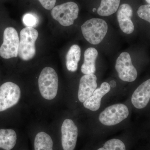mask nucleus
<instances>
[{"instance_id":"obj_20","label":"nucleus","mask_w":150,"mask_h":150,"mask_svg":"<svg viewBox=\"0 0 150 150\" xmlns=\"http://www.w3.org/2000/svg\"><path fill=\"white\" fill-rule=\"evenodd\" d=\"M42 6L47 10H51L54 8L56 4V0H38Z\"/></svg>"},{"instance_id":"obj_21","label":"nucleus","mask_w":150,"mask_h":150,"mask_svg":"<svg viewBox=\"0 0 150 150\" xmlns=\"http://www.w3.org/2000/svg\"><path fill=\"white\" fill-rule=\"evenodd\" d=\"M146 1L150 5V0H146Z\"/></svg>"},{"instance_id":"obj_22","label":"nucleus","mask_w":150,"mask_h":150,"mask_svg":"<svg viewBox=\"0 0 150 150\" xmlns=\"http://www.w3.org/2000/svg\"></svg>"},{"instance_id":"obj_8","label":"nucleus","mask_w":150,"mask_h":150,"mask_svg":"<svg viewBox=\"0 0 150 150\" xmlns=\"http://www.w3.org/2000/svg\"><path fill=\"white\" fill-rule=\"evenodd\" d=\"M115 69L119 78L123 81L132 82L137 79V70L132 64L130 54L127 52H123L118 56Z\"/></svg>"},{"instance_id":"obj_5","label":"nucleus","mask_w":150,"mask_h":150,"mask_svg":"<svg viewBox=\"0 0 150 150\" xmlns=\"http://www.w3.org/2000/svg\"><path fill=\"white\" fill-rule=\"evenodd\" d=\"M79 13L78 5L74 2H68L54 7L51 11L52 17L61 25L69 26L74 24Z\"/></svg>"},{"instance_id":"obj_7","label":"nucleus","mask_w":150,"mask_h":150,"mask_svg":"<svg viewBox=\"0 0 150 150\" xmlns=\"http://www.w3.org/2000/svg\"><path fill=\"white\" fill-rule=\"evenodd\" d=\"M21 91L18 85L7 82L0 86V112L13 107L20 99Z\"/></svg>"},{"instance_id":"obj_14","label":"nucleus","mask_w":150,"mask_h":150,"mask_svg":"<svg viewBox=\"0 0 150 150\" xmlns=\"http://www.w3.org/2000/svg\"><path fill=\"white\" fill-rule=\"evenodd\" d=\"M98 52L96 48H89L84 54V62L81 67V71L84 74H94L96 71V61Z\"/></svg>"},{"instance_id":"obj_17","label":"nucleus","mask_w":150,"mask_h":150,"mask_svg":"<svg viewBox=\"0 0 150 150\" xmlns=\"http://www.w3.org/2000/svg\"><path fill=\"white\" fill-rule=\"evenodd\" d=\"M97 150H126V147L121 140L112 139L105 142L103 146Z\"/></svg>"},{"instance_id":"obj_3","label":"nucleus","mask_w":150,"mask_h":150,"mask_svg":"<svg viewBox=\"0 0 150 150\" xmlns=\"http://www.w3.org/2000/svg\"><path fill=\"white\" fill-rule=\"evenodd\" d=\"M81 31L87 41L93 45L101 43L107 34V23L102 19L93 18L86 21L81 25Z\"/></svg>"},{"instance_id":"obj_11","label":"nucleus","mask_w":150,"mask_h":150,"mask_svg":"<svg viewBox=\"0 0 150 150\" xmlns=\"http://www.w3.org/2000/svg\"><path fill=\"white\" fill-rule=\"evenodd\" d=\"M150 100V79L145 81L134 91L131 102L134 107L139 109L144 108Z\"/></svg>"},{"instance_id":"obj_13","label":"nucleus","mask_w":150,"mask_h":150,"mask_svg":"<svg viewBox=\"0 0 150 150\" xmlns=\"http://www.w3.org/2000/svg\"><path fill=\"white\" fill-rule=\"evenodd\" d=\"M133 9L128 4H122L118 8L117 19L121 30L126 34H131L134 32V25L131 21Z\"/></svg>"},{"instance_id":"obj_19","label":"nucleus","mask_w":150,"mask_h":150,"mask_svg":"<svg viewBox=\"0 0 150 150\" xmlns=\"http://www.w3.org/2000/svg\"><path fill=\"white\" fill-rule=\"evenodd\" d=\"M137 14L140 18L149 22L150 23V5L141 6L137 11Z\"/></svg>"},{"instance_id":"obj_4","label":"nucleus","mask_w":150,"mask_h":150,"mask_svg":"<svg viewBox=\"0 0 150 150\" xmlns=\"http://www.w3.org/2000/svg\"><path fill=\"white\" fill-rule=\"evenodd\" d=\"M38 36V32L33 28L26 27L21 31L18 56L22 60L29 61L34 57L35 43Z\"/></svg>"},{"instance_id":"obj_16","label":"nucleus","mask_w":150,"mask_h":150,"mask_svg":"<svg viewBox=\"0 0 150 150\" xmlns=\"http://www.w3.org/2000/svg\"><path fill=\"white\" fill-rule=\"evenodd\" d=\"M121 0H101L97 13L102 16H108L116 12L120 5Z\"/></svg>"},{"instance_id":"obj_6","label":"nucleus","mask_w":150,"mask_h":150,"mask_svg":"<svg viewBox=\"0 0 150 150\" xmlns=\"http://www.w3.org/2000/svg\"><path fill=\"white\" fill-rule=\"evenodd\" d=\"M19 38L13 27L6 28L4 33V41L0 47V56L4 59L16 58L18 56Z\"/></svg>"},{"instance_id":"obj_15","label":"nucleus","mask_w":150,"mask_h":150,"mask_svg":"<svg viewBox=\"0 0 150 150\" xmlns=\"http://www.w3.org/2000/svg\"><path fill=\"white\" fill-rule=\"evenodd\" d=\"M81 56V51L79 46L77 45L71 46L66 56V66L68 71L72 72L77 71Z\"/></svg>"},{"instance_id":"obj_2","label":"nucleus","mask_w":150,"mask_h":150,"mask_svg":"<svg viewBox=\"0 0 150 150\" xmlns=\"http://www.w3.org/2000/svg\"><path fill=\"white\" fill-rule=\"evenodd\" d=\"M129 110L123 103L111 105L100 113L98 122L105 127H112L123 122L128 118Z\"/></svg>"},{"instance_id":"obj_9","label":"nucleus","mask_w":150,"mask_h":150,"mask_svg":"<svg viewBox=\"0 0 150 150\" xmlns=\"http://www.w3.org/2000/svg\"><path fill=\"white\" fill-rule=\"evenodd\" d=\"M78 137L77 126L72 119L67 118L61 127V146L62 150H74Z\"/></svg>"},{"instance_id":"obj_1","label":"nucleus","mask_w":150,"mask_h":150,"mask_svg":"<svg viewBox=\"0 0 150 150\" xmlns=\"http://www.w3.org/2000/svg\"><path fill=\"white\" fill-rule=\"evenodd\" d=\"M38 84L40 94L44 99H54L59 88V79L55 70L50 67L44 68L38 78Z\"/></svg>"},{"instance_id":"obj_12","label":"nucleus","mask_w":150,"mask_h":150,"mask_svg":"<svg viewBox=\"0 0 150 150\" xmlns=\"http://www.w3.org/2000/svg\"><path fill=\"white\" fill-rule=\"evenodd\" d=\"M111 86L109 83L104 82L93 92L91 96L83 102L84 107L92 111L99 110L103 98L110 92Z\"/></svg>"},{"instance_id":"obj_10","label":"nucleus","mask_w":150,"mask_h":150,"mask_svg":"<svg viewBox=\"0 0 150 150\" xmlns=\"http://www.w3.org/2000/svg\"><path fill=\"white\" fill-rule=\"evenodd\" d=\"M97 80L94 74H85L81 78L78 92V99L80 102L83 103L91 96L97 87Z\"/></svg>"},{"instance_id":"obj_18","label":"nucleus","mask_w":150,"mask_h":150,"mask_svg":"<svg viewBox=\"0 0 150 150\" xmlns=\"http://www.w3.org/2000/svg\"><path fill=\"white\" fill-rule=\"evenodd\" d=\"M38 20L37 17L32 13L25 14L23 18V24L28 27H36L38 23Z\"/></svg>"}]
</instances>
